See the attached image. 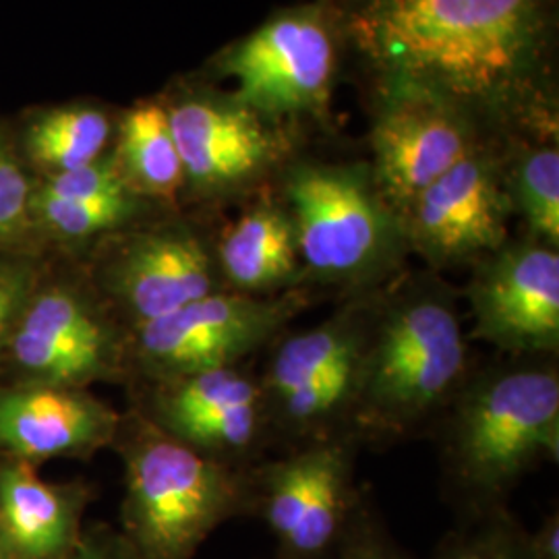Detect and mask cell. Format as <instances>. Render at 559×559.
<instances>
[{"label":"cell","instance_id":"cell-1","mask_svg":"<svg viewBox=\"0 0 559 559\" xmlns=\"http://www.w3.org/2000/svg\"><path fill=\"white\" fill-rule=\"evenodd\" d=\"M473 367L459 293L433 272L396 276L371 297L346 433L359 443L429 433Z\"/></svg>","mask_w":559,"mask_h":559},{"label":"cell","instance_id":"cell-2","mask_svg":"<svg viewBox=\"0 0 559 559\" xmlns=\"http://www.w3.org/2000/svg\"><path fill=\"white\" fill-rule=\"evenodd\" d=\"M429 433L443 485L466 512L503 506L528 473L559 460L558 357L473 367Z\"/></svg>","mask_w":559,"mask_h":559},{"label":"cell","instance_id":"cell-3","mask_svg":"<svg viewBox=\"0 0 559 559\" xmlns=\"http://www.w3.org/2000/svg\"><path fill=\"white\" fill-rule=\"evenodd\" d=\"M535 29L537 0H381L369 36L420 87L485 98L519 78Z\"/></svg>","mask_w":559,"mask_h":559},{"label":"cell","instance_id":"cell-4","mask_svg":"<svg viewBox=\"0 0 559 559\" xmlns=\"http://www.w3.org/2000/svg\"><path fill=\"white\" fill-rule=\"evenodd\" d=\"M305 286H330L340 299L376 293L400 276L408 249L400 216L371 170L299 164L284 180Z\"/></svg>","mask_w":559,"mask_h":559},{"label":"cell","instance_id":"cell-5","mask_svg":"<svg viewBox=\"0 0 559 559\" xmlns=\"http://www.w3.org/2000/svg\"><path fill=\"white\" fill-rule=\"evenodd\" d=\"M127 448L124 522L141 559H191L201 543L249 512V466H230L143 425Z\"/></svg>","mask_w":559,"mask_h":559},{"label":"cell","instance_id":"cell-6","mask_svg":"<svg viewBox=\"0 0 559 559\" xmlns=\"http://www.w3.org/2000/svg\"><path fill=\"white\" fill-rule=\"evenodd\" d=\"M359 441L348 433L300 443L282 459L249 466V512L276 540V559H330L353 508Z\"/></svg>","mask_w":559,"mask_h":559},{"label":"cell","instance_id":"cell-7","mask_svg":"<svg viewBox=\"0 0 559 559\" xmlns=\"http://www.w3.org/2000/svg\"><path fill=\"white\" fill-rule=\"evenodd\" d=\"M316 299L307 286L267 297L218 290L166 318L135 325L138 355L162 380L239 367L286 332Z\"/></svg>","mask_w":559,"mask_h":559},{"label":"cell","instance_id":"cell-8","mask_svg":"<svg viewBox=\"0 0 559 559\" xmlns=\"http://www.w3.org/2000/svg\"><path fill=\"white\" fill-rule=\"evenodd\" d=\"M464 299L468 338L506 357H558V249L533 239L501 245L475 265Z\"/></svg>","mask_w":559,"mask_h":559},{"label":"cell","instance_id":"cell-9","mask_svg":"<svg viewBox=\"0 0 559 559\" xmlns=\"http://www.w3.org/2000/svg\"><path fill=\"white\" fill-rule=\"evenodd\" d=\"M510 195L496 162L471 152L400 214L406 247L431 270L477 265L508 242Z\"/></svg>","mask_w":559,"mask_h":559},{"label":"cell","instance_id":"cell-10","mask_svg":"<svg viewBox=\"0 0 559 559\" xmlns=\"http://www.w3.org/2000/svg\"><path fill=\"white\" fill-rule=\"evenodd\" d=\"M164 383L158 427L203 456L247 468L272 440L260 380L240 365Z\"/></svg>","mask_w":559,"mask_h":559},{"label":"cell","instance_id":"cell-11","mask_svg":"<svg viewBox=\"0 0 559 559\" xmlns=\"http://www.w3.org/2000/svg\"><path fill=\"white\" fill-rule=\"evenodd\" d=\"M247 108L288 115L318 108L330 94L336 50L316 15H282L260 27L224 62Z\"/></svg>","mask_w":559,"mask_h":559},{"label":"cell","instance_id":"cell-12","mask_svg":"<svg viewBox=\"0 0 559 559\" xmlns=\"http://www.w3.org/2000/svg\"><path fill=\"white\" fill-rule=\"evenodd\" d=\"M371 141V175L399 216L423 189L475 152L464 120L427 87L394 102L378 120Z\"/></svg>","mask_w":559,"mask_h":559},{"label":"cell","instance_id":"cell-13","mask_svg":"<svg viewBox=\"0 0 559 559\" xmlns=\"http://www.w3.org/2000/svg\"><path fill=\"white\" fill-rule=\"evenodd\" d=\"M185 182L203 195L253 185L276 160V143L247 108L185 100L168 110Z\"/></svg>","mask_w":559,"mask_h":559},{"label":"cell","instance_id":"cell-14","mask_svg":"<svg viewBox=\"0 0 559 559\" xmlns=\"http://www.w3.org/2000/svg\"><path fill=\"white\" fill-rule=\"evenodd\" d=\"M110 290L140 325L226 288L216 255L195 233L162 228L124 249L110 270Z\"/></svg>","mask_w":559,"mask_h":559},{"label":"cell","instance_id":"cell-15","mask_svg":"<svg viewBox=\"0 0 559 559\" xmlns=\"http://www.w3.org/2000/svg\"><path fill=\"white\" fill-rule=\"evenodd\" d=\"M115 350L106 321L85 300L62 288L38 297L13 340V355L21 367L55 383L106 376Z\"/></svg>","mask_w":559,"mask_h":559},{"label":"cell","instance_id":"cell-16","mask_svg":"<svg viewBox=\"0 0 559 559\" xmlns=\"http://www.w3.org/2000/svg\"><path fill=\"white\" fill-rule=\"evenodd\" d=\"M117 415L78 392L38 388L0 399V445L23 459L92 450L117 431Z\"/></svg>","mask_w":559,"mask_h":559},{"label":"cell","instance_id":"cell-17","mask_svg":"<svg viewBox=\"0 0 559 559\" xmlns=\"http://www.w3.org/2000/svg\"><path fill=\"white\" fill-rule=\"evenodd\" d=\"M214 255L226 290L267 297L305 286L293 222L276 203L245 212L226 230Z\"/></svg>","mask_w":559,"mask_h":559},{"label":"cell","instance_id":"cell-18","mask_svg":"<svg viewBox=\"0 0 559 559\" xmlns=\"http://www.w3.org/2000/svg\"><path fill=\"white\" fill-rule=\"evenodd\" d=\"M371 297L373 293L344 299L328 320L295 334L282 332L272 342L270 360L258 376L265 415L282 400L318 383L336 367L359 355Z\"/></svg>","mask_w":559,"mask_h":559},{"label":"cell","instance_id":"cell-19","mask_svg":"<svg viewBox=\"0 0 559 559\" xmlns=\"http://www.w3.org/2000/svg\"><path fill=\"white\" fill-rule=\"evenodd\" d=\"M0 520L7 543L21 558H57L73 539V503L25 466L0 477Z\"/></svg>","mask_w":559,"mask_h":559},{"label":"cell","instance_id":"cell-20","mask_svg":"<svg viewBox=\"0 0 559 559\" xmlns=\"http://www.w3.org/2000/svg\"><path fill=\"white\" fill-rule=\"evenodd\" d=\"M119 164L129 189L170 200L185 185L168 110L158 104L133 108L120 127Z\"/></svg>","mask_w":559,"mask_h":559},{"label":"cell","instance_id":"cell-21","mask_svg":"<svg viewBox=\"0 0 559 559\" xmlns=\"http://www.w3.org/2000/svg\"><path fill=\"white\" fill-rule=\"evenodd\" d=\"M108 138L110 122L104 112L87 106H62L32 122L27 152L32 160L57 175L100 160Z\"/></svg>","mask_w":559,"mask_h":559},{"label":"cell","instance_id":"cell-22","mask_svg":"<svg viewBox=\"0 0 559 559\" xmlns=\"http://www.w3.org/2000/svg\"><path fill=\"white\" fill-rule=\"evenodd\" d=\"M510 203L528 226V239L559 247V152L543 147L526 154L510 179Z\"/></svg>","mask_w":559,"mask_h":559},{"label":"cell","instance_id":"cell-23","mask_svg":"<svg viewBox=\"0 0 559 559\" xmlns=\"http://www.w3.org/2000/svg\"><path fill=\"white\" fill-rule=\"evenodd\" d=\"M433 559H537L528 531L506 506L466 512L456 531L441 540Z\"/></svg>","mask_w":559,"mask_h":559},{"label":"cell","instance_id":"cell-24","mask_svg":"<svg viewBox=\"0 0 559 559\" xmlns=\"http://www.w3.org/2000/svg\"><path fill=\"white\" fill-rule=\"evenodd\" d=\"M34 205L41 221L67 239H85L110 230L129 221L135 210L131 193L100 200H55L38 195Z\"/></svg>","mask_w":559,"mask_h":559},{"label":"cell","instance_id":"cell-25","mask_svg":"<svg viewBox=\"0 0 559 559\" xmlns=\"http://www.w3.org/2000/svg\"><path fill=\"white\" fill-rule=\"evenodd\" d=\"M330 559H413L394 539L373 508L367 491H360L353 514L340 535Z\"/></svg>","mask_w":559,"mask_h":559},{"label":"cell","instance_id":"cell-26","mask_svg":"<svg viewBox=\"0 0 559 559\" xmlns=\"http://www.w3.org/2000/svg\"><path fill=\"white\" fill-rule=\"evenodd\" d=\"M129 193L131 189L122 179L119 164L115 160H96L75 170L52 175L38 195L55 200H100Z\"/></svg>","mask_w":559,"mask_h":559},{"label":"cell","instance_id":"cell-27","mask_svg":"<svg viewBox=\"0 0 559 559\" xmlns=\"http://www.w3.org/2000/svg\"><path fill=\"white\" fill-rule=\"evenodd\" d=\"M29 187L20 164L0 141V237L15 233L25 221Z\"/></svg>","mask_w":559,"mask_h":559},{"label":"cell","instance_id":"cell-28","mask_svg":"<svg viewBox=\"0 0 559 559\" xmlns=\"http://www.w3.org/2000/svg\"><path fill=\"white\" fill-rule=\"evenodd\" d=\"M533 556L537 559H559V514H547L535 533H528Z\"/></svg>","mask_w":559,"mask_h":559},{"label":"cell","instance_id":"cell-29","mask_svg":"<svg viewBox=\"0 0 559 559\" xmlns=\"http://www.w3.org/2000/svg\"><path fill=\"white\" fill-rule=\"evenodd\" d=\"M23 286L25 284L17 272L0 267V338L20 305Z\"/></svg>","mask_w":559,"mask_h":559},{"label":"cell","instance_id":"cell-30","mask_svg":"<svg viewBox=\"0 0 559 559\" xmlns=\"http://www.w3.org/2000/svg\"><path fill=\"white\" fill-rule=\"evenodd\" d=\"M71 559H141L140 554L131 547H124L112 540L92 539L83 543Z\"/></svg>","mask_w":559,"mask_h":559},{"label":"cell","instance_id":"cell-31","mask_svg":"<svg viewBox=\"0 0 559 559\" xmlns=\"http://www.w3.org/2000/svg\"><path fill=\"white\" fill-rule=\"evenodd\" d=\"M0 559H2V547H0Z\"/></svg>","mask_w":559,"mask_h":559}]
</instances>
